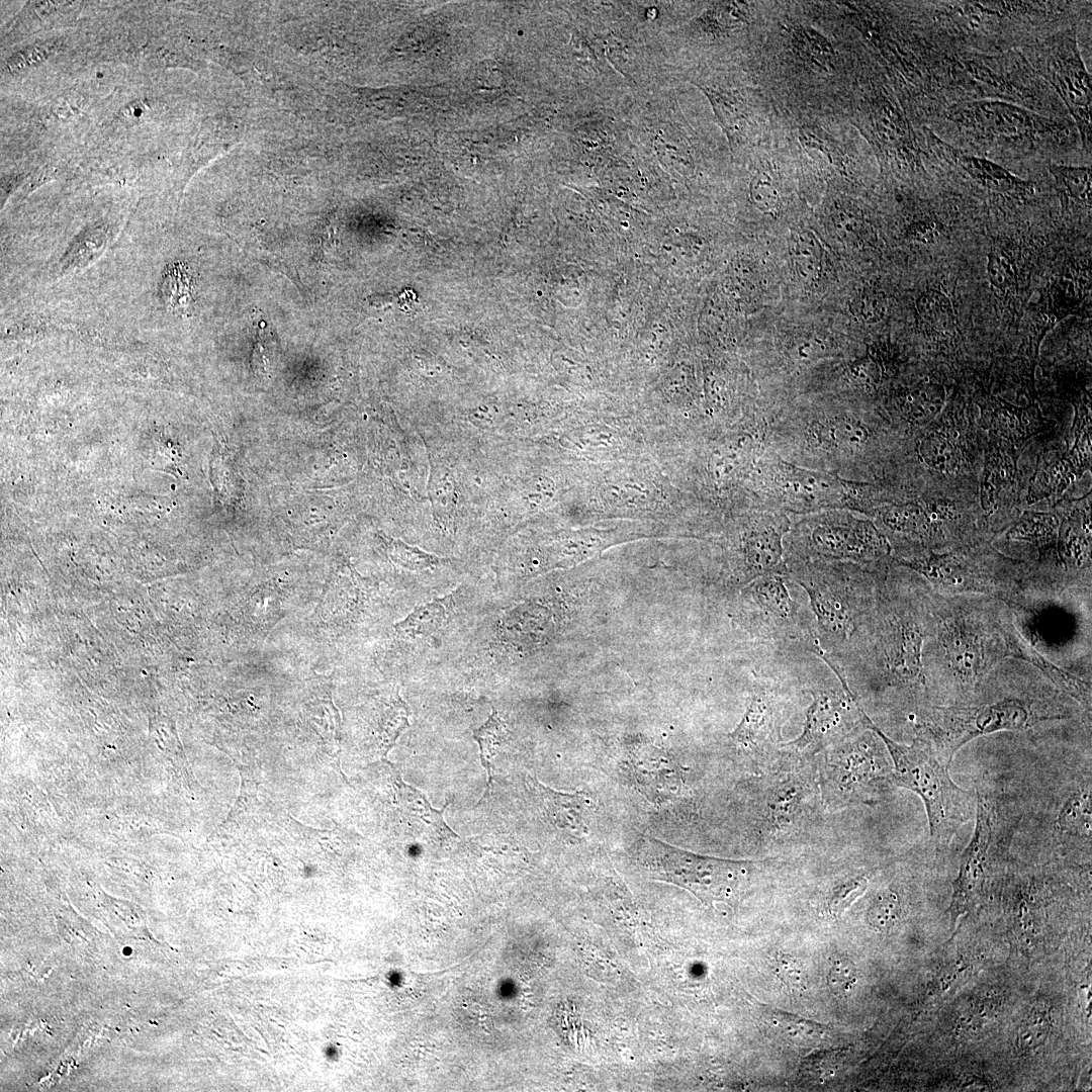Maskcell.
Segmentation results:
<instances>
[{
    "label": "cell",
    "mask_w": 1092,
    "mask_h": 1092,
    "mask_svg": "<svg viewBox=\"0 0 1092 1092\" xmlns=\"http://www.w3.org/2000/svg\"><path fill=\"white\" fill-rule=\"evenodd\" d=\"M933 589L890 567L877 604L838 664L843 676L864 675L881 690L928 696L926 643L934 633Z\"/></svg>",
    "instance_id": "6da1fadb"
},
{
    "label": "cell",
    "mask_w": 1092,
    "mask_h": 1092,
    "mask_svg": "<svg viewBox=\"0 0 1092 1092\" xmlns=\"http://www.w3.org/2000/svg\"><path fill=\"white\" fill-rule=\"evenodd\" d=\"M885 423L845 404L782 406L767 421L766 449L801 467L869 482L890 444Z\"/></svg>",
    "instance_id": "7a4b0ae2"
},
{
    "label": "cell",
    "mask_w": 1092,
    "mask_h": 1092,
    "mask_svg": "<svg viewBox=\"0 0 1092 1092\" xmlns=\"http://www.w3.org/2000/svg\"><path fill=\"white\" fill-rule=\"evenodd\" d=\"M932 604L935 625L927 682L953 691L957 704L971 702L991 669L1011 657L1013 614L1005 603L982 596L933 590Z\"/></svg>",
    "instance_id": "3957f363"
},
{
    "label": "cell",
    "mask_w": 1092,
    "mask_h": 1092,
    "mask_svg": "<svg viewBox=\"0 0 1092 1092\" xmlns=\"http://www.w3.org/2000/svg\"><path fill=\"white\" fill-rule=\"evenodd\" d=\"M787 568V576L809 598L820 658L838 664L874 610L890 568L841 561L794 562Z\"/></svg>",
    "instance_id": "277c9868"
},
{
    "label": "cell",
    "mask_w": 1092,
    "mask_h": 1092,
    "mask_svg": "<svg viewBox=\"0 0 1092 1092\" xmlns=\"http://www.w3.org/2000/svg\"><path fill=\"white\" fill-rule=\"evenodd\" d=\"M746 493L753 507L790 517L849 510L872 519L882 505L895 500L882 483L801 467L766 448L747 481Z\"/></svg>",
    "instance_id": "5b68a950"
},
{
    "label": "cell",
    "mask_w": 1092,
    "mask_h": 1092,
    "mask_svg": "<svg viewBox=\"0 0 1092 1092\" xmlns=\"http://www.w3.org/2000/svg\"><path fill=\"white\" fill-rule=\"evenodd\" d=\"M862 724L875 731L885 744L893 760V783L921 798L932 843L938 851H943L950 845L959 829L975 816L976 794L953 782L948 770L950 761L928 741L916 737L910 745L898 743L886 735L866 712Z\"/></svg>",
    "instance_id": "8992f818"
},
{
    "label": "cell",
    "mask_w": 1092,
    "mask_h": 1092,
    "mask_svg": "<svg viewBox=\"0 0 1092 1092\" xmlns=\"http://www.w3.org/2000/svg\"><path fill=\"white\" fill-rule=\"evenodd\" d=\"M894 563L923 576L934 592L946 596H982L1009 606L1019 603L1028 586L1024 564L1004 556L987 541L943 553L925 552Z\"/></svg>",
    "instance_id": "52a82bcc"
},
{
    "label": "cell",
    "mask_w": 1092,
    "mask_h": 1092,
    "mask_svg": "<svg viewBox=\"0 0 1092 1092\" xmlns=\"http://www.w3.org/2000/svg\"><path fill=\"white\" fill-rule=\"evenodd\" d=\"M784 547L786 564L841 561L888 569L894 563L891 545L873 520L849 510L792 516Z\"/></svg>",
    "instance_id": "ba28073f"
},
{
    "label": "cell",
    "mask_w": 1092,
    "mask_h": 1092,
    "mask_svg": "<svg viewBox=\"0 0 1092 1092\" xmlns=\"http://www.w3.org/2000/svg\"><path fill=\"white\" fill-rule=\"evenodd\" d=\"M1035 705L1032 699L1017 696L985 703L926 705L916 714L915 732L951 762L963 746L979 736L1021 731L1053 718L1040 714Z\"/></svg>",
    "instance_id": "9c48e42d"
},
{
    "label": "cell",
    "mask_w": 1092,
    "mask_h": 1092,
    "mask_svg": "<svg viewBox=\"0 0 1092 1092\" xmlns=\"http://www.w3.org/2000/svg\"><path fill=\"white\" fill-rule=\"evenodd\" d=\"M786 574L770 573L741 592L737 620L753 637L813 652L820 648L814 616L806 601L795 598Z\"/></svg>",
    "instance_id": "30bf717a"
},
{
    "label": "cell",
    "mask_w": 1092,
    "mask_h": 1092,
    "mask_svg": "<svg viewBox=\"0 0 1092 1092\" xmlns=\"http://www.w3.org/2000/svg\"><path fill=\"white\" fill-rule=\"evenodd\" d=\"M638 858L656 878L675 884L707 904L738 896L755 862L693 853L643 836Z\"/></svg>",
    "instance_id": "8fae6325"
},
{
    "label": "cell",
    "mask_w": 1092,
    "mask_h": 1092,
    "mask_svg": "<svg viewBox=\"0 0 1092 1092\" xmlns=\"http://www.w3.org/2000/svg\"><path fill=\"white\" fill-rule=\"evenodd\" d=\"M973 835L965 848L953 882V918L975 906L984 893L994 862L1007 853L1019 821L1013 807L998 796L978 792Z\"/></svg>",
    "instance_id": "7c38bea8"
},
{
    "label": "cell",
    "mask_w": 1092,
    "mask_h": 1092,
    "mask_svg": "<svg viewBox=\"0 0 1092 1092\" xmlns=\"http://www.w3.org/2000/svg\"><path fill=\"white\" fill-rule=\"evenodd\" d=\"M791 517L755 507H747L728 539V556L735 584L746 585L770 573L786 574L784 538Z\"/></svg>",
    "instance_id": "4fadbf2b"
},
{
    "label": "cell",
    "mask_w": 1092,
    "mask_h": 1092,
    "mask_svg": "<svg viewBox=\"0 0 1092 1092\" xmlns=\"http://www.w3.org/2000/svg\"><path fill=\"white\" fill-rule=\"evenodd\" d=\"M1034 64L1060 95L1074 118L1084 149H1091V77L1082 61L1076 34L1053 36L1034 53Z\"/></svg>",
    "instance_id": "5bb4252c"
},
{
    "label": "cell",
    "mask_w": 1092,
    "mask_h": 1092,
    "mask_svg": "<svg viewBox=\"0 0 1092 1092\" xmlns=\"http://www.w3.org/2000/svg\"><path fill=\"white\" fill-rule=\"evenodd\" d=\"M949 118L977 138L998 144H1027L1055 133L1059 123L1017 105L978 100L958 106Z\"/></svg>",
    "instance_id": "9a60e30c"
},
{
    "label": "cell",
    "mask_w": 1092,
    "mask_h": 1092,
    "mask_svg": "<svg viewBox=\"0 0 1092 1092\" xmlns=\"http://www.w3.org/2000/svg\"><path fill=\"white\" fill-rule=\"evenodd\" d=\"M840 690L811 691L813 702L806 712L802 733L787 746L798 751H816L841 741L862 724L863 709L845 677L836 673Z\"/></svg>",
    "instance_id": "2e32d148"
},
{
    "label": "cell",
    "mask_w": 1092,
    "mask_h": 1092,
    "mask_svg": "<svg viewBox=\"0 0 1092 1092\" xmlns=\"http://www.w3.org/2000/svg\"><path fill=\"white\" fill-rule=\"evenodd\" d=\"M782 709L779 688L770 679L755 676L745 713L729 735L731 740L744 750L761 752L780 733Z\"/></svg>",
    "instance_id": "e0dca14e"
},
{
    "label": "cell",
    "mask_w": 1092,
    "mask_h": 1092,
    "mask_svg": "<svg viewBox=\"0 0 1092 1092\" xmlns=\"http://www.w3.org/2000/svg\"><path fill=\"white\" fill-rule=\"evenodd\" d=\"M944 157L951 160L973 181L986 190L1017 199L1033 194L1030 181H1025L1002 166L985 158L969 155L937 141Z\"/></svg>",
    "instance_id": "ac0fdd59"
},
{
    "label": "cell",
    "mask_w": 1092,
    "mask_h": 1092,
    "mask_svg": "<svg viewBox=\"0 0 1092 1092\" xmlns=\"http://www.w3.org/2000/svg\"><path fill=\"white\" fill-rule=\"evenodd\" d=\"M1015 447L995 440L989 445L981 481V506L986 516L994 514L1001 504L1003 491L1015 483Z\"/></svg>",
    "instance_id": "d6986e66"
},
{
    "label": "cell",
    "mask_w": 1092,
    "mask_h": 1092,
    "mask_svg": "<svg viewBox=\"0 0 1092 1092\" xmlns=\"http://www.w3.org/2000/svg\"><path fill=\"white\" fill-rule=\"evenodd\" d=\"M1011 657L1024 660L1037 668L1055 687L1091 711L1092 691L1090 682L1071 673L1037 651L1017 627L1011 633Z\"/></svg>",
    "instance_id": "ffe728a7"
},
{
    "label": "cell",
    "mask_w": 1092,
    "mask_h": 1092,
    "mask_svg": "<svg viewBox=\"0 0 1092 1092\" xmlns=\"http://www.w3.org/2000/svg\"><path fill=\"white\" fill-rule=\"evenodd\" d=\"M1090 500L1070 510L1059 526L1057 541L1058 563L1065 569L1090 568L1091 553Z\"/></svg>",
    "instance_id": "44dd1931"
},
{
    "label": "cell",
    "mask_w": 1092,
    "mask_h": 1092,
    "mask_svg": "<svg viewBox=\"0 0 1092 1092\" xmlns=\"http://www.w3.org/2000/svg\"><path fill=\"white\" fill-rule=\"evenodd\" d=\"M945 417L946 421L936 429L927 431L916 445L918 458L928 468L940 473L956 471L964 459L965 449L964 437L950 422L948 412Z\"/></svg>",
    "instance_id": "7402d4cb"
},
{
    "label": "cell",
    "mask_w": 1092,
    "mask_h": 1092,
    "mask_svg": "<svg viewBox=\"0 0 1092 1092\" xmlns=\"http://www.w3.org/2000/svg\"><path fill=\"white\" fill-rule=\"evenodd\" d=\"M895 419L910 428L929 424L942 411L945 391L934 382H921L897 390L890 398Z\"/></svg>",
    "instance_id": "603a6c76"
},
{
    "label": "cell",
    "mask_w": 1092,
    "mask_h": 1092,
    "mask_svg": "<svg viewBox=\"0 0 1092 1092\" xmlns=\"http://www.w3.org/2000/svg\"><path fill=\"white\" fill-rule=\"evenodd\" d=\"M528 786L539 794L549 819L559 828L581 836L588 831L590 803L582 794H562L528 777Z\"/></svg>",
    "instance_id": "cb8c5ba5"
},
{
    "label": "cell",
    "mask_w": 1092,
    "mask_h": 1092,
    "mask_svg": "<svg viewBox=\"0 0 1092 1092\" xmlns=\"http://www.w3.org/2000/svg\"><path fill=\"white\" fill-rule=\"evenodd\" d=\"M985 417L996 440L1015 447L1038 432L1036 412L1031 407H1018L1000 397L992 396L986 403Z\"/></svg>",
    "instance_id": "d4e9b609"
},
{
    "label": "cell",
    "mask_w": 1092,
    "mask_h": 1092,
    "mask_svg": "<svg viewBox=\"0 0 1092 1092\" xmlns=\"http://www.w3.org/2000/svg\"><path fill=\"white\" fill-rule=\"evenodd\" d=\"M919 329L935 341L947 340L957 331V314L950 298L940 289L928 288L915 301Z\"/></svg>",
    "instance_id": "484cf974"
},
{
    "label": "cell",
    "mask_w": 1092,
    "mask_h": 1092,
    "mask_svg": "<svg viewBox=\"0 0 1092 1092\" xmlns=\"http://www.w3.org/2000/svg\"><path fill=\"white\" fill-rule=\"evenodd\" d=\"M1060 520L1053 513L1025 511L1008 530L1009 540L1026 541L1037 548L1039 561L1057 555ZM1058 563V558H1057Z\"/></svg>",
    "instance_id": "4316f807"
},
{
    "label": "cell",
    "mask_w": 1092,
    "mask_h": 1092,
    "mask_svg": "<svg viewBox=\"0 0 1092 1092\" xmlns=\"http://www.w3.org/2000/svg\"><path fill=\"white\" fill-rule=\"evenodd\" d=\"M633 769L638 784L649 797L671 798L679 787V774L664 755L652 750L635 754Z\"/></svg>",
    "instance_id": "83f0119b"
},
{
    "label": "cell",
    "mask_w": 1092,
    "mask_h": 1092,
    "mask_svg": "<svg viewBox=\"0 0 1092 1092\" xmlns=\"http://www.w3.org/2000/svg\"><path fill=\"white\" fill-rule=\"evenodd\" d=\"M1091 789L1075 790L1062 805L1056 821V834L1063 840L1090 845L1092 834Z\"/></svg>",
    "instance_id": "f1b7e54d"
},
{
    "label": "cell",
    "mask_w": 1092,
    "mask_h": 1092,
    "mask_svg": "<svg viewBox=\"0 0 1092 1092\" xmlns=\"http://www.w3.org/2000/svg\"><path fill=\"white\" fill-rule=\"evenodd\" d=\"M1080 476L1065 453L1035 472L1028 489L1027 503L1033 504L1050 496L1061 495Z\"/></svg>",
    "instance_id": "f546056e"
},
{
    "label": "cell",
    "mask_w": 1092,
    "mask_h": 1092,
    "mask_svg": "<svg viewBox=\"0 0 1092 1092\" xmlns=\"http://www.w3.org/2000/svg\"><path fill=\"white\" fill-rule=\"evenodd\" d=\"M1050 172L1056 187L1067 203L1091 208L1092 172L1090 167L1052 164Z\"/></svg>",
    "instance_id": "4dcf8cb0"
},
{
    "label": "cell",
    "mask_w": 1092,
    "mask_h": 1092,
    "mask_svg": "<svg viewBox=\"0 0 1092 1092\" xmlns=\"http://www.w3.org/2000/svg\"><path fill=\"white\" fill-rule=\"evenodd\" d=\"M451 596L435 599L418 606L403 620L394 625L400 636H427L438 630L444 623L451 605Z\"/></svg>",
    "instance_id": "1f68e13d"
},
{
    "label": "cell",
    "mask_w": 1092,
    "mask_h": 1092,
    "mask_svg": "<svg viewBox=\"0 0 1092 1092\" xmlns=\"http://www.w3.org/2000/svg\"><path fill=\"white\" fill-rule=\"evenodd\" d=\"M790 254L795 272L801 280L811 283L819 279L822 270V249L809 231L796 232L790 240Z\"/></svg>",
    "instance_id": "d6a6232c"
},
{
    "label": "cell",
    "mask_w": 1092,
    "mask_h": 1092,
    "mask_svg": "<svg viewBox=\"0 0 1092 1092\" xmlns=\"http://www.w3.org/2000/svg\"><path fill=\"white\" fill-rule=\"evenodd\" d=\"M793 43L798 54L812 69L825 73L833 71L835 52L821 33L809 27L795 28Z\"/></svg>",
    "instance_id": "836d02e7"
},
{
    "label": "cell",
    "mask_w": 1092,
    "mask_h": 1092,
    "mask_svg": "<svg viewBox=\"0 0 1092 1092\" xmlns=\"http://www.w3.org/2000/svg\"><path fill=\"white\" fill-rule=\"evenodd\" d=\"M901 901L896 891L884 889L878 892L868 908L867 919L877 931L890 930L900 919Z\"/></svg>",
    "instance_id": "e575fe53"
},
{
    "label": "cell",
    "mask_w": 1092,
    "mask_h": 1092,
    "mask_svg": "<svg viewBox=\"0 0 1092 1092\" xmlns=\"http://www.w3.org/2000/svg\"><path fill=\"white\" fill-rule=\"evenodd\" d=\"M987 274L993 288L1003 295L1015 293L1017 271L1013 258L1002 248H994L988 255Z\"/></svg>",
    "instance_id": "d590c367"
},
{
    "label": "cell",
    "mask_w": 1092,
    "mask_h": 1092,
    "mask_svg": "<svg viewBox=\"0 0 1092 1092\" xmlns=\"http://www.w3.org/2000/svg\"><path fill=\"white\" fill-rule=\"evenodd\" d=\"M715 113L732 143H738L746 124V116L739 103L731 96L706 90Z\"/></svg>",
    "instance_id": "8d00e7d4"
},
{
    "label": "cell",
    "mask_w": 1092,
    "mask_h": 1092,
    "mask_svg": "<svg viewBox=\"0 0 1092 1092\" xmlns=\"http://www.w3.org/2000/svg\"><path fill=\"white\" fill-rule=\"evenodd\" d=\"M506 737V728L496 711H492L486 722L474 731V738L478 742L482 763L488 774L487 788L492 781V759L495 751Z\"/></svg>",
    "instance_id": "74e56055"
},
{
    "label": "cell",
    "mask_w": 1092,
    "mask_h": 1092,
    "mask_svg": "<svg viewBox=\"0 0 1092 1092\" xmlns=\"http://www.w3.org/2000/svg\"><path fill=\"white\" fill-rule=\"evenodd\" d=\"M1051 1030L1050 1015L1041 1006H1035L1021 1022L1017 1033V1046L1030 1052L1040 1046Z\"/></svg>",
    "instance_id": "f35d334b"
},
{
    "label": "cell",
    "mask_w": 1092,
    "mask_h": 1092,
    "mask_svg": "<svg viewBox=\"0 0 1092 1092\" xmlns=\"http://www.w3.org/2000/svg\"><path fill=\"white\" fill-rule=\"evenodd\" d=\"M833 224L840 239L852 246L868 244L871 234L864 221L853 211L840 208L833 214Z\"/></svg>",
    "instance_id": "ab89813d"
},
{
    "label": "cell",
    "mask_w": 1092,
    "mask_h": 1092,
    "mask_svg": "<svg viewBox=\"0 0 1092 1092\" xmlns=\"http://www.w3.org/2000/svg\"><path fill=\"white\" fill-rule=\"evenodd\" d=\"M885 294L875 289H864L850 302V311L859 322L873 324L886 313Z\"/></svg>",
    "instance_id": "60d3db41"
},
{
    "label": "cell",
    "mask_w": 1092,
    "mask_h": 1092,
    "mask_svg": "<svg viewBox=\"0 0 1092 1092\" xmlns=\"http://www.w3.org/2000/svg\"><path fill=\"white\" fill-rule=\"evenodd\" d=\"M750 199L753 205L764 213L774 212L780 205L779 188L766 172H761L752 179Z\"/></svg>",
    "instance_id": "b9f144b4"
},
{
    "label": "cell",
    "mask_w": 1092,
    "mask_h": 1092,
    "mask_svg": "<svg viewBox=\"0 0 1092 1092\" xmlns=\"http://www.w3.org/2000/svg\"><path fill=\"white\" fill-rule=\"evenodd\" d=\"M867 880L857 877L837 886L828 902V909L832 916L840 915L849 905L866 890Z\"/></svg>",
    "instance_id": "7bdbcfd3"
},
{
    "label": "cell",
    "mask_w": 1092,
    "mask_h": 1092,
    "mask_svg": "<svg viewBox=\"0 0 1092 1092\" xmlns=\"http://www.w3.org/2000/svg\"><path fill=\"white\" fill-rule=\"evenodd\" d=\"M827 983L835 995L844 996L849 993L856 983L854 965L844 959L835 961L827 975Z\"/></svg>",
    "instance_id": "ee69618b"
},
{
    "label": "cell",
    "mask_w": 1092,
    "mask_h": 1092,
    "mask_svg": "<svg viewBox=\"0 0 1092 1092\" xmlns=\"http://www.w3.org/2000/svg\"><path fill=\"white\" fill-rule=\"evenodd\" d=\"M776 970L780 980L790 989H802L804 987L805 973L798 960L788 954H782L776 961Z\"/></svg>",
    "instance_id": "f6af8a7d"
}]
</instances>
